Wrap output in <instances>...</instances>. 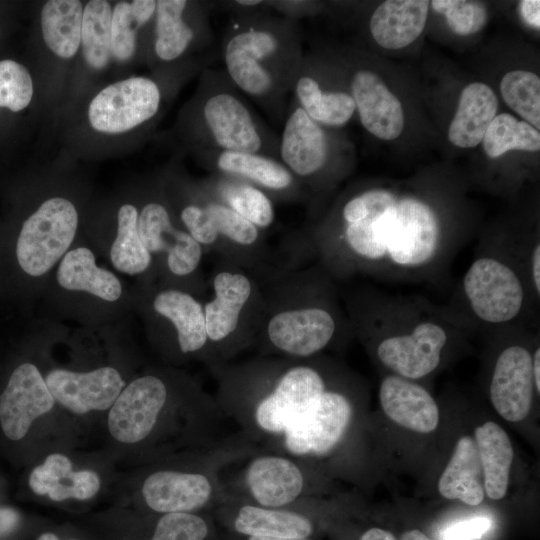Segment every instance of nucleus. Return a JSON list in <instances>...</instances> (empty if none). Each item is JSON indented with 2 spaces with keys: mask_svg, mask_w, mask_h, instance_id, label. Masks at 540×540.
Masks as SVG:
<instances>
[{
  "mask_svg": "<svg viewBox=\"0 0 540 540\" xmlns=\"http://www.w3.org/2000/svg\"><path fill=\"white\" fill-rule=\"evenodd\" d=\"M353 333L372 341L377 359L393 374L421 379L439 366L450 338L465 324L414 297L361 294L346 309Z\"/></svg>",
  "mask_w": 540,
  "mask_h": 540,
  "instance_id": "5",
  "label": "nucleus"
},
{
  "mask_svg": "<svg viewBox=\"0 0 540 540\" xmlns=\"http://www.w3.org/2000/svg\"><path fill=\"white\" fill-rule=\"evenodd\" d=\"M56 279L66 290L86 292L108 302L117 301L123 292L118 277L97 266L94 253L84 246L75 247L62 257Z\"/></svg>",
  "mask_w": 540,
  "mask_h": 540,
  "instance_id": "28",
  "label": "nucleus"
},
{
  "mask_svg": "<svg viewBox=\"0 0 540 540\" xmlns=\"http://www.w3.org/2000/svg\"><path fill=\"white\" fill-rule=\"evenodd\" d=\"M214 197L261 231L275 221L274 201L257 186L238 178L210 174L199 179Z\"/></svg>",
  "mask_w": 540,
  "mask_h": 540,
  "instance_id": "31",
  "label": "nucleus"
},
{
  "mask_svg": "<svg viewBox=\"0 0 540 540\" xmlns=\"http://www.w3.org/2000/svg\"><path fill=\"white\" fill-rule=\"evenodd\" d=\"M79 223L75 204L63 196L43 200L0 245V291L49 272L68 252Z\"/></svg>",
  "mask_w": 540,
  "mask_h": 540,
  "instance_id": "9",
  "label": "nucleus"
},
{
  "mask_svg": "<svg viewBox=\"0 0 540 540\" xmlns=\"http://www.w3.org/2000/svg\"><path fill=\"white\" fill-rule=\"evenodd\" d=\"M497 108V97L488 85L481 82L467 85L448 129L449 141L461 148L477 146L496 116Z\"/></svg>",
  "mask_w": 540,
  "mask_h": 540,
  "instance_id": "29",
  "label": "nucleus"
},
{
  "mask_svg": "<svg viewBox=\"0 0 540 540\" xmlns=\"http://www.w3.org/2000/svg\"><path fill=\"white\" fill-rule=\"evenodd\" d=\"M38 540H58V538L53 533H44L38 538Z\"/></svg>",
  "mask_w": 540,
  "mask_h": 540,
  "instance_id": "50",
  "label": "nucleus"
},
{
  "mask_svg": "<svg viewBox=\"0 0 540 540\" xmlns=\"http://www.w3.org/2000/svg\"><path fill=\"white\" fill-rule=\"evenodd\" d=\"M112 6L106 0L88 1L83 8L80 50L95 72L106 69L111 57Z\"/></svg>",
  "mask_w": 540,
  "mask_h": 540,
  "instance_id": "37",
  "label": "nucleus"
},
{
  "mask_svg": "<svg viewBox=\"0 0 540 540\" xmlns=\"http://www.w3.org/2000/svg\"><path fill=\"white\" fill-rule=\"evenodd\" d=\"M154 0L119 1L112 7L111 57L118 63L131 61L138 48L140 29L152 24Z\"/></svg>",
  "mask_w": 540,
  "mask_h": 540,
  "instance_id": "35",
  "label": "nucleus"
},
{
  "mask_svg": "<svg viewBox=\"0 0 540 540\" xmlns=\"http://www.w3.org/2000/svg\"><path fill=\"white\" fill-rule=\"evenodd\" d=\"M520 14L527 24L539 29L540 27V1L523 0L519 4Z\"/></svg>",
  "mask_w": 540,
  "mask_h": 540,
  "instance_id": "44",
  "label": "nucleus"
},
{
  "mask_svg": "<svg viewBox=\"0 0 540 540\" xmlns=\"http://www.w3.org/2000/svg\"><path fill=\"white\" fill-rule=\"evenodd\" d=\"M360 540H397L389 531L381 528H370L362 534Z\"/></svg>",
  "mask_w": 540,
  "mask_h": 540,
  "instance_id": "46",
  "label": "nucleus"
},
{
  "mask_svg": "<svg viewBox=\"0 0 540 540\" xmlns=\"http://www.w3.org/2000/svg\"><path fill=\"white\" fill-rule=\"evenodd\" d=\"M400 540H431V539L420 530L411 529L404 532Z\"/></svg>",
  "mask_w": 540,
  "mask_h": 540,
  "instance_id": "48",
  "label": "nucleus"
},
{
  "mask_svg": "<svg viewBox=\"0 0 540 540\" xmlns=\"http://www.w3.org/2000/svg\"><path fill=\"white\" fill-rule=\"evenodd\" d=\"M349 87L360 122L368 132L382 140H393L401 134L402 105L378 75L358 69L351 75Z\"/></svg>",
  "mask_w": 540,
  "mask_h": 540,
  "instance_id": "23",
  "label": "nucleus"
},
{
  "mask_svg": "<svg viewBox=\"0 0 540 540\" xmlns=\"http://www.w3.org/2000/svg\"><path fill=\"white\" fill-rule=\"evenodd\" d=\"M429 1L388 0L373 12L369 28L373 39L386 49L408 46L422 33Z\"/></svg>",
  "mask_w": 540,
  "mask_h": 540,
  "instance_id": "27",
  "label": "nucleus"
},
{
  "mask_svg": "<svg viewBox=\"0 0 540 540\" xmlns=\"http://www.w3.org/2000/svg\"><path fill=\"white\" fill-rule=\"evenodd\" d=\"M163 92L156 80L131 76L99 90L87 107V121L102 135H120L150 124L158 115Z\"/></svg>",
  "mask_w": 540,
  "mask_h": 540,
  "instance_id": "14",
  "label": "nucleus"
},
{
  "mask_svg": "<svg viewBox=\"0 0 540 540\" xmlns=\"http://www.w3.org/2000/svg\"><path fill=\"white\" fill-rule=\"evenodd\" d=\"M353 413L354 407L348 395L329 386L267 450L286 454L302 463L324 457L344 439Z\"/></svg>",
  "mask_w": 540,
  "mask_h": 540,
  "instance_id": "12",
  "label": "nucleus"
},
{
  "mask_svg": "<svg viewBox=\"0 0 540 540\" xmlns=\"http://www.w3.org/2000/svg\"><path fill=\"white\" fill-rule=\"evenodd\" d=\"M149 309L154 321L169 332V338L182 356H194L209 363V341L203 303L197 295L166 285L154 289Z\"/></svg>",
  "mask_w": 540,
  "mask_h": 540,
  "instance_id": "19",
  "label": "nucleus"
},
{
  "mask_svg": "<svg viewBox=\"0 0 540 540\" xmlns=\"http://www.w3.org/2000/svg\"><path fill=\"white\" fill-rule=\"evenodd\" d=\"M291 93L299 107L322 126H343L356 111L350 92L325 89L310 60L304 56L294 77Z\"/></svg>",
  "mask_w": 540,
  "mask_h": 540,
  "instance_id": "25",
  "label": "nucleus"
},
{
  "mask_svg": "<svg viewBox=\"0 0 540 540\" xmlns=\"http://www.w3.org/2000/svg\"><path fill=\"white\" fill-rule=\"evenodd\" d=\"M162 186L176 221L204 253L257 278L274 266L264 232L219 201L199 180L172 171Z\"/></svg>",
  "mask_w": 540,
  "mask_h": 540,
  "instance_id": "7",
  "label": "nucleus"
},
{
  "mask_svg": "<svg viewBox=\"0 0 540 540\" xmlns=\"http://www.w3.org/2000/svg\"><path fill=\"white\" fill-rule=\"evenodd\" d=\"M331 154V139L324 126L292 100L279 137V160L305 189H316L327 173Z\"/></svg>",
  "mask_w": 540,
  "mask_h": 540,
  "instance_id": "17",
  "label": "nucleus"
},
{
  "mask_svg": "<svg viewBox=\"0 0 540 540\" xmlns=\"http://www.w3.org/2000/svg\"><path fill=\"white\" fill-rule=\"evenodd\" d=\"M505 103L535 129L540 128V79L524 70L506 73L500 84Z\"/></svg>",
  "mask_w": 540,
  "mask_h": 540,
  "instance_id": "39",
  "label": "nucleus"
},
{
  "mask_svg": "<svg viewBox=\"0 0 540 540\" xmlns=\"http://www.w3.org/2000/svg\"><path fill=\"white\" fill-rule=\"evenodd\" d=\"M384 413L398 425L418 433H430L439 423V408L431 394L412 380L392 374L379 389Z\"/></svg>",
  "mask_w": 540,
  "mask_h": 540,
  "instance_id": "24",
  "label": "nucleus"
},
{
  "mask_svg": "<svg viewBox=\"0 0 540 540\" xmlns=\"http://www.w3.org/2000/svg\"><path fill=\"white\" fill-rule=\"evenodd\" d=\"M474 433L485 495L492 500H499L506 495L514 456L510 438L501 426L492 421L476 427Z\"/></svg>",
  "mask_w": 540,
  "mask_h": 540,
  "instance_id": "33",
  "label": "nucleus"
},
{
  "mask_svg": "<svg viewBox=\"0 0 540 540\" xmlns=\"http://www.w3.org/2000/svg\"><path fill=\"white\" fill-rule=\"evenodd\" d=\"M209 529L195 513H167L158 520L151 540H205Z\"/></svg>",
  "mask_w": 540,
  "mask_h": 540,
  "instance_id": "42",
  "label": "nucleus"
},
{
  "mask_svg": "<svg viewBox=\"0 0 540 540\" xmlns=\"http://www.w3.org/2000/svg\"><path fill=\"white\" fill-rule=\"evenodd\" d=\"M212 5L186 0L156 1L151 48L162 67L195 69L190 56L213 42L209 14Z\"/></svg>",
  "mask_w": 540,
  "mask_h": 540,
  "instance_id": "13",
  "label": "nucleus"
},
{
  "mask_svg": "<svg viewBox=\"0 0 540 540\" xmlns=\"http://www.w3.org/2000/svg\"><path fill=\"white\" fill-rule=\"evenodd\" d=\"M175 382L148 373L127 384L109 408L107 426L120 443L138 444L156 431L175 396Z\"/></svg>",
  "mask_w": 540,
  "mask_h": 540,
  "instance_id": "16",
  "label": "nucleus"
},
{
  "mask_svg": "<svg viewBox=\"0 0 540 540\" xmlns=\"http://www.w3.org/2000/svg\"><path fill=\"white\" fill-rule=\"evenodd\" d=\"M20 522L19 513L12 508H0V537L11 533Z\"/></svg>",
  "mask_w": 540,
  "mask_h": 540,
  "instance_id": "45",
  "label": "nucleus"
},
{
  "mask_svg": "<svg viewBox=\"0 0 540 540\" xmlns=\"http://www.w3.org/2000/svg\"><path fill=\"white\" fill-rule=\"evenodd\" d=\"M34 95V84L28 69L11 59L0 60V108L20 112Z\"/></svg>",
  "mask_w": 540,
  "mask_h": 540,
  "instance_id": "40",
  "label": "nucleus"
},
{
  "mask_svg": "<svg viewBox=\"0 0 540 540\" xmlns=\"http://www.w3.org/2000/svg\"><path fill=\"white\" fill-rule=\"evenodd\" d=\"M84 5L79 0H49L41 9L45 45L58 58L69 60L80 50Z\"/></svg>",
  "mask_w": 540,
  "mask_h": 540,
  "instance_id": "34",
  "label": "nucleus"
},
{
  "mask_svg": "<svg viewBox=\"0 0 540 540\" xmlns=\"http://www.w3.org/2000/svg\"><path fill=\"white\" fill-rule=\"evenodd\" d=\"M535 390L532 354L512 344L498 355L489 386L495 410L507 421L518 422L530 412Z\"/></svg>",
  "mask_w": 540,
  "mask_h": 540,
  "instance_id": "22",
  "label": "nucleus"
},
{
  "mask_svg": "<svg viewBox=\"0 0 540 540\" xmlns=\"http://www.w3.org/2000/svg\"><path fill=\"white\" fill-rule=\"evenodd\" d=\"M432 8L446 17L448 26L459 35L478 32L487 21L485 5L477 1L433 0Z\"/></svg>",
  "mask_w": 540,
  "mask_h": 540,
  "instance_id": "41",
  "label": "nucleus"
},
{
  "mask_svg": "<svg viewBox=\"0 0 540 540\" xmlns=\"http://www.w3.org/2000/svg\"><path fill=\"white\" fill-rule=\"evenodd\" d=\"M139 208L133 203L122 204L117 211V231L110 248L114 268L128 275L143 274L153 266V258L142 243L138 232Z\"/></svg>",
  "mask_w": 540,
  "mask_h": 540,
  "instance_id": "36",
  "label": "nucleus"
},
{
  "mask_svg": "<svg viewBox=\"0 0 540 540\" xmlns=\"http://www.w3.org/2000/svg\"><path fill=\"white\" fill-rule=\"evenodd\" d=\"M31 490L56 502L88 500L100 490L101 481L92 470L74 471L70 459L60 453L48 455L29 476Z\"/></svg>",
  "mask_w": 540,
  "mask_h": 540,
  "instance_id": "26",
  "label": "nucleus"
},
{
  "mask_svg": "<svg viewBox=\"0 0 540 540\" xmlns=\"http://www.w3.org/2000/svg\"><path fill=\"white\" fill-rule=\"evenodd\" d=\"M44 379L55 402L77 415L109 409L124 388L121 374L111 366L87 372L52 369Z\"/></svg>",
  "mask_w": 540,
  "mask_h": 540,
  "instance_id": "21",
  "label": "nucleus"
},
{
  "mask_svg": "<svg viewBox=\"0 0 540 540\" xmlns=\"http://www.w3.org/2000/svg\"><path fill=\"white\" fill-rule=\"evenodd\" d=\"M243 447L237 444L220 451L199 470L160 469L143 481L141 495L152 511L193 513L223 496L218 480L220 464L233 452Z\"/></svg>",
  "mask_w": 540,
  "mask_h": 540,
  "instance_id": "15",
  "label": "nucleus"
},
{
  "mask_svg": "<svg viewBox=\"0 0 540 540\" xmlns=\"http://www.w3.org/2000/svg\"><path fill=\"white\" fill-rule=\"evenodd\" d=\"M211 174L234 177L263 190L273 201L298 202L307 190L277 158L258 153L200 150L192 152Z\"/></svg>",
  "mask_w": 540,
  "mask_h": 540,
  "instance_id": "18",
  "label": "nucleus"
},
{
  "mask_svg": "<svg viewBox=\"0 0 540 540\" xmlns=\"http://www.w3.org/2000/svg\"><path fill=\"white\" fill-rule=\"evenodd\" d=\"M439 493L468 505H479L485 496L484 478L475 440L461 437L438 482Z\"/></svg>",
  "mask_w": 540,
  "mask_h": 540,
  "instance_id": "32",
  "label": "nucleus"
},
{
  "mask_svg": "<svg viewBox=\"0 0 540 540\" xmlns=\"http://www.w3.org/2000/svg\"><path fill=\"white\" fill-rule=\"evenodd\" d=\"M318 356L293 359L258 355L209 366L215 399L248 445L270 449L329 387Z\"/></svg>",
  "mask_w": 540,
  "mask_h": 540,
  "instance_id": "2",
  "label": "nucleus"
},
{
  "mask_svg": "<svg viewBox=\"0 0 540 540\" xmlns=\"http://www.w3.org/2000/svg\"><path fill=\"white\" fill-rule=\"evenodd\" d=\"M492 522L486 517H475L454 523L441 532L442 540L480 539L490 528Z\"/></svg>",
  "mask_w": 540,
  "mask_h": 540,
  "instance_id": "43",
  "label": "nucleus"
},
{
  "mask_svg": "<svg viewBox=\"0 0 540 540\" xmlns=\"http://www.w3.org/2000/svg\"><path fill=\"white\" fill-rule=\"evenodd\" d=\"M539 367H540V349L539 347H537L532 354V371H533L535 390L538 395L540 393Z\"/></svg>",
  "mask_w": 540,
  "mask_h": 540,
  "instance_id": "47",
  "label": "nucleus"
},
{
  "mask_svg": "<svg viewBox=\"0 0 540 540\" xmlns=\"http://www.w3.org/2000/svg\"><path fill=\"white\" fill-rule=\"evenodd\" d=\"M482 142L489 158H497L509 150L536 152L540 149V133L526 121L502 113L494 117Z\"/></svg>",
  "mask_w": 540,
  "mask_h": 540,
  "instance_id": "38",
  "label": "nucleus"
},
{
  "mask_svg": "<svg viewBox=\"0 0 540 540\" xmlns=\"http://www.w3.org/2000/svg\"><path fill=\"white\" fill-rule=\"evenodd\" d=\"M55 404L44 377L31 362L18 364L0 393V425L11 440L22 439L33 422Z\"/></svg>",
  "mask_w": 540,
  "mask_h": 540,
  "instance_id": "20",
  "label": "nucleus"
},
{
  "mask_svg": "<svg viewBox=\"0 0 540 540\" xmlns=\"http://www.w3.org/2000/svg\"><path fill=\"white\" fill-rule=\"evenodd\" d=\"M233 500L238 503L233 528L240 534L248 537L308 538L313 532L310 519L296 510Z\"/></svg>",
  "mask_w": 540,
  "mask_h": 540,
  "instance_id": "30",
  "label": "nucleus"
},
{
  "mask_svg": "<svg viewBox=\"0 0 540 540\" xmlns=\"http://www.w3.org/2000/svg\"><path fill=\"white\" fill-rule=\"evenodd\" d=\"M473 316L487 325H509L523 312L531 292L522 271L499 253L478 256L462 280Z\"/></svg>",
  "mask_w": 540,
  "mask_h": 540,
  "instance_id": "11",
  "label": "nucleus"
},
{
  "mask_svg": "<svg viewBox=\"0 0 540 540\" xmlns=\"http://www.w3.org/2000/svg\"><path fill=\"white\" fill-rule=\"evenodd\" d=\"M300 239L334 281L434 282L462 246L431 204L384 188L350 195Z\"/></svg>",
  "mask_w": 540,
  "mask_h": 540,
  "instance_id": "1",
  "label": "nucleus"
},
{
  "mask_svg": "<svg viewBox=\"0 0 540 540\" xmlns=\"http://www.w3.org/2000/svg\"><path fill=\"white\" fill-rule=\"evenodd\" d=\"M259 280L264 311L252 346L258 355L312 358L353 333L334 280L318 264L283 261Z\"/></svg>",
  "mask_w": 540,
  "mask_h": 540,
  "instance_id": "3",
  "label": "nucleus"
},
{
  "mask_svg": "<svg viewBox=\"0 0 540 540\" xmlns=\"http://www.w3.org/2000/svg\"><path fill=\"white\" fill-rule=\"evenodd\" d=\"M138 232L152 258L158 257L167 285L195 295L206 291L200 270L204 251L176 221L162 185L139 208Z\"/></svg>",
  "mask_w": 540,
  "mask_h": 540,
  "instance_id": "10",
  "label": "nucleus"
},
{
  "mask_svg": "<svg viewBox=\"0 0 540 540\" xmlns=\"http://www.w3.org/2000/svg\"><path fill=\"white\" fill-rule=\"evenodd\" d=\"M247 540H308L307 538H273L250 536Z\"/></svg>",
  "mask_w": 540,
  "mask_h": 540,
  "instance_id": "49",
  "label": "nucleus"
},
{
  "mask_svg": "<svg viewBox=\"0 0 540 540\" xmlns=\"http://www.w3.org/2000/svg\"><path fill=\"white\" fill-rule=\"evenodd\" d=\"M178 129L191 152L238 151L279 159V137L224 71L204 69L194 95L181 110Z\"/></svg>",
  "mask_w": 540,
  "mask_h": 540,
  "instance_id": "6",
  "label": "nucleus"
},
{
  "mask_svg": "<svg viewBox=\"0 0 540 540\" xmlns=\"http://www.w3.org/2000/svg\"><path fill=\"white\" fill-rule=\"evenodd\" d=\"M222 42L224 72L235 87L283 124L303 58L296 19L263 10V1H235Z\"/></svg>",
  "mask_w": 540,
  "mask_h": 540,
  "instance_id": "4",
  "label": "nucleus"
},
{
  "mask_svg": "<svg viewBox=\"0 0 540 540\" xmlns=\"http://www.w3.org/2000/svg\"><path fill=\"white\" fill-rule=\"evenodd\" d=\"M206 283L210 296L202 303L211 366L230 362L252 348L263 316L264 292L252 273L222 261Z\"/></svg>",
  "mask_w": 540,
  "mask_h": 540,
  "instance_id": "8",
  "label": "nucleus"
}]
</instances>
